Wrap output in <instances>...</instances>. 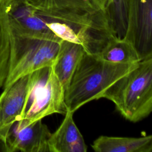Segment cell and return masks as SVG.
Wrapping results in <instances>:
<instances>
[{"label":"cell","instance_id":"1","mask_svg":"<svg viewBox=\"0 0 152 152\" xmlns=\"http://www.w3.org/2000/svg\"><path fill=\"white\" fill-rule=\"evenodd\" d=\"M138 63H113L98 55L85 52L65 90L68 110L74 113L87 103L102 98L112 85L134 69Z\"/></svg>","mask_w":152,"mask_h":152},{"label":"cell","instance_id":"2","mask_svg":"<svg viewBox=\"0 0 152 152\" xmlns=\"http://www.w3.org/2000/svg\"><path fill=\"white\" fill-rule=\"evenodd\" d=\"M112 101L126 119L137 122L152 112V57L137 65L112 85L103 95Z\"/></svg>","mask_w":152,"mask_h":152},{"label":"cell","instance_id":"3","mask_svg":"<svg viewBox=\"0 0 152 152\" xmlns=\"http://www.w3.org/2000/svg\"><path fill=\"white\" fill-rule=\"evenodd\" d=\"M33 75L34 83L29 99L31 100V104L23 119L31 124L55 113L65 115L68 110L65 90L53 66L37 70Z\"/></svg>","mask_w":152,"mask_h":152},{"label":"cell","instance_id":"4","mask_svg":"<svg viewBox=\"0 0 152 152\" xmlns=\"http://www.w3.org/2000/svg\"><path fill=\"white\" fill-rule=\"evenodd\" d=\"M16 38L14 61L3 87L7 90L20 78L55 63L61 42Z\"/></svg>","mask_w":152,"mask_h":152},{"label":"cell","instance_id":"5","mask_svg":"<svg viewBox=\"0 0 152 152\" xmlns=\"http://www.w3.org/2000/svg\"><path fill=\"white\" fill-rule=\"evenodd\" d=\"M127 27L124 39L141 61L152 57V0H126Z\"/></svg>","mask_w":152,"mask_h":152},{"label":"cell","instance_id":"6","mask_svg":"<svg viewBox=\"0 0 152 152\" xmlns=\"http://www.w3.org/2000/svg\"><path fill=\"white\" fill-rule=\"evenodd\" d=\"M33 83V72L20 78L0 94V141L4 147L12 126L24 117Z\"/></svg>","mask_w":152,"mask_h":152},{"label":"cell","instance_id":"7","mask_svg":"<svg viewBox=\"0 0 152 152\" xmlns=\"http://www.w3.org/2000/svg\"><path fill=\"white\" fill-rule=\"evenodd\" d=\"M8 16L14 34L18 38L56 42L62 40L51 31L45 20L26 0H12Z\"/></svg>","mask_w":152,"mask_h":152},{"label":"cell","instance_id":"8","mask_svg":"<svg viewBox=\"0 0 152 152\" xmlns=\"http://www.w3.org/2000/svg\"><path fill=\"white\" fill-rule=\"evenodd\" d=\"M15 124L4 147L5 151H49L48 140L51 133L42 120L28 124L23 119Z\"/></svg>","mask_w":152,"mask_h":152},{"label":"cell","instance_id":"9","mask_svg":"<svg viewBox=\"0 0 152 152\" xmlns=\"http://www.w3.org/2000/svg\"><path fill=\"white\" fill-rule=\"evenodd\" d=\"M74 112L67 110L59 126L48 140L49 152H86L87 147L76 126Z\"/></svg>","mask_w":152,"mask_h":152},{"label":"cell","instance_id":"10","mask_svg":"<svg viewBox=\"0 0 152 152\" xmlns=\"http://www.w3.org/2000/svg\"><path fill=\"white\" fill-rule=\"evenodd\" d=\"M11 1L0 0V88L4 87L16 53V38L8 16Z\"/></svg>","mask_w":152,"mask_h":152},{"label":"cell","instance_id":"11","mask_svg":"<svg viewBox=\"0 0 152 152\" xmlns=\"http://www.w3.org/2000/svg\"><path fill=\"white\" fill-rule=\"evenodd\" d=\"M85 52L80 44L66 40L61 41L56 59L52 66L65 90Z\"/></svg>","mask_w":152,"mask_h":152},{"label":"cell","instance_id":"12","mask_svg":"<svg viewBox=\"0 0 152 152\" xmlns=\"http://www.w3.org/2000/svg\"><path fill=\"white\" fill-rule=\"evenodd\" d=\"M152 141V135L140 137L101 135L91 145L96 152H145Z\"/></svg>","mask_w":152,"mask_h":152},{"label":"cell","instance_id":"13","mask_svg":"<svg viewBox=\"0 0 152 152\" xmlns=\"http://www.w3.org/2000/svg\"><path fill=\"white\" fill-rule=\"evenodd\" d=\"M108 62L132 64L141 60L134 46L125 39L115 37L112 39L98 55Z\"/></svg>","mask_w":152,"mask_h":152},{"label":"cell","instance_id":"14","mask_svg":"<svg viewBox=\"0 0 152 152\" xmlns=\"http://www.w3.org/2000/svg\"><path fill=\"white\" fill-rule=\"evenodd\" d=\"M105 11L115 36L123 39L127 27L126 0H107Z\"/></svg>","mask_w":152,"mask_h":152},{"label":"cell","instance_id":"15","mask_svg":"<svg viewBox=\"0 0 152 152\" xmlns=\"http://www.w3.org/2000/svg\"><path fill=\"white\" fill-rule=\"evenodd\" d=\"M40 14L48 15L74 4L93 3L91 0H26ZM94 4V3H93Z\"/></svg>","mask_w":152,"mask_h":152},{"label":"cell","instance_id":"16","mask_svg":"<svg viewBox=\"0 0 152 152\" xmlns=\"http://www.w3.org/2000/svg\"><path fill=\"white\" fill-rule=\"evenodd\" d=\"M92 2L99 8L105 11L107 0H91Z\"/></svg>","mask_w":152,"mask_h":152},{"label":"cell","instance_id":"17","mask_svg":"<svg viewBox=\"0 0 152 152\" xmlns=\"http://www.w3.org/2000/svg\"><path fill=\"white\" fill-rule=\"evenodd\" d=\"M145 152H152V141L151 142L150 145L148 146V147L145 150Z\"/></svg>","mask_w":152,"mask_h":152}]
</instances>
